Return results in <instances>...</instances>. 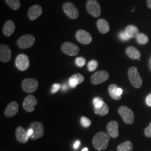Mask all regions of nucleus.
<instances>
[{"label":"nucleus","instance_id":"f257e3e1","mask_svg":"<svg viewBox=\"0 0 151 151\" xmlns=\"http://www.w3.org/2000/svg\"><path fill=\"white\" fill-rule=\"evenodd\" d=\"M109 140V135L104 132H100L93 137L92 145L97 151H104L108 147Z\"/></svg>","mask_w":151,"mask_h":151},{"label":"nucleus","instance_id":"f03ea898","mask_svg":"<svg viewBox=\"0 0 151 151\" xmlns=\"http://www.w3.org/2000/svg\"><path fill=\"white\" fill-rule=\"evenodd\" d=\"M128 75L130 82L133 86L139 88L142 86V79L138 72V69L135 67H131L128 71Z\"/></svg>","mask_w":151,"mask_h":151},{"label":"nucleus","instance_id":"7ed1b4c3","mask_svg":"<svg viewBox=\"0 0 151 151\" xmlns=\"http://www.w3.org/2000/svg\"><path fill=\"white\" fill-rule=\"evenodd\" d=\"M35 42V38L30 34L22 35L18 39L17 44L20 49H25L32 47Z\"/></svg>","mask_w":151,"mask_h":151},{"label":"nucleus","instance_id":"20e7f679","mask_svg":"<svg viewBox=\"0 0 151 151\" xmlns=\"http://www.w3.org/2000/svg\"><path fill=\"white\" fill-rule=\"evenodd\" d=\"M118 113L124 123L128 124L133 123L134 120V114L129 108L125 106H122L118 109Z\"/></svg>","mask_w":151,"mask_h":151},{"label":"nucleus","instance_id":"39448f33","mask_svg":"<svg viewBox=\"0 0 151 151\" xmlns=\"http://www.w3.org/2000/svg\"><path fill=\"white\" fill-rule=\"evenodd\" d=\"M86 9L87 12L95 17H98L101 15V7L96 0H88L86 2Z\"/></svg>","mask_w":151,"mask_h":151},{"label":"nucleus","instance_id":"423d86ee","mask_svg":"<svg viewBox=\"0 0 151 151\" xmlns=\"http://www.w3.org/2000/svg\"><path fill=\"white\" fill-rule=\"evenodd\" d=\"M39 82L35 78H26L22 81V86L23 90L27 93H33L38 88Z\"/></svg>","mask_w":151,"mask_h":151},{"label":"nucleus","instance_id":"0eeeda50","mask_svg":"<svg viewBox=\"0 0 151 151\" xmlns=\"http://www.w3.org/2000/svg\"><path fill=\"white\" fill-rule=\"evenodd\" d=\"M16 67L21 71H25L28 69L30 65V60L26 54L18 55L15 60Z\"/></svg>","mask_w":151,"mask_h":151},{"label":"nucleus","instance_id":"6e6552de","mask_svg":"<svg viewBox=\"0 0 151 151\" xmlns=\"http://www.w3.org/2000/svg\"><path fill=\"white\" fill-rule=\"evenodd\" d=\"M109 74L105 70H99L92 75L91 82L93 85H98L108 80Z\"/></svg>","mask_w":151,"mask_h":151},{"label":"nucleus","instance_id":"1a4fd4ad","mask_svg":"<svg viewBox=\"0 0 151 151\" xmlns=\"http://www.w3.org/2000/svg\"><path fill=\"white\" fill-rule=\"evenodd\" d=\"M63 10L67 16L71 19H76L79 16V12L75 6L70 2H65L63 5Z\"/></svg>","mask_w":151,"mask_h":151},{"label":"nucleus","instance_id":"9d476101","mask_svg":"<svg viewBox=\"0 0 151 151\" xmlns=\"http://www.w3.org/2000/svg\"><path fill=\"white\" fill-rule=\"evenodd\" d=\"M61 49L64 53L70 56L76 55L80 52V49L77 45L70 42H65L63 44Z\"/></svg>","mask_w":151,"mask_h":151},{"label":"nucleus","instance_id":"9b49d317","mask_svg":"<svg viewBox=\"0 0 151 151\" xmlns=\"http://www.w3.org/2000/svg\"><path fill=\"white\" fill-rule=\"evenodd\" d=\"M33 130V135L31 137L32 140H36L43 136L44 134V126L42 123L35 122L30 124V127Z\"/></svg>","mask_w":151,"mask_h":151},{"label":"nucleus","instance_id":"f8f14e48","mask_svg":"<svg viewBox=\"0 0 151 151\" xmlns=\"http://www.w3.org/2000/svg\"><path fill=\"white\" fill-rule=\"evenodd\" d=\"M38 104V101L35 96L29 95L25 98L23 102V108L27 112L32 113L35 110V106Z\"/></svg>","mask_w":151,"mask_h":151},{"label":"nucleus","instance_id":"ddd939ff","mask_svg":"<svg viewBox=\"0 0 151 151\" xmlns=\"http://www.w3.org/2000/svg\"><path fill=\"white\" fill-rule=\"evenodd\" d=\"M76 38L78 42L82 44H89L92 42V38L91 34L86 30H78L76 32Z\"/></svg>","mask_w":151,"mask_h":151},{"label":"nucleus","instance_id":"4468645a","mask_svg":"<svg viewBox=\"0 0 151 151\" xmlns=\"http://www.w3.org/2000/svg\"><path fill=\"white\" fill-rule=\"evenodd\" d=\"M11 50L9 46L5 44L0 45V60L1 62L7 63L9 62L11 58Z\"/></svg>","mask_w":151,"mask_h":151},{"label":"nucleus","instance_id":"2eb2a0df","mask_svg":"<svg viewBox=\"0 0 151 151\" xmlns=\"http://www.w3.org/2000/svg\"><path fill=\"white\" fill-rule=\"evenodd\" d=\"M43 12V9L40 5H35L30 7L29 9L27 15L30 20L34 21L38 19L42 15Z\"/></svg>","mask_w":151,"mask_h":151},{"label":"nucleus","instance_id":"dca6fc26","mask_svg":"<svg viewBox=\"0 0 151 151\" xmlns=\"http://www.w3.org/2000/svg\"><path fill=\"white\" fill-rule=\"evenodd\" d=\"M108 134L113 138H116L119 136V124L116 121L110 122L106 127Z\"/></svg>","mask_w":151,"mask_h":151},{"label":"nucleus","instance_id":"f3484780","mask_svg":"<svg viewBox=\"0 0 151 151\" xmlns=\"http://www.w3.org/2000/svg\"><path fill=\"white\" fill-rule=\"evenodd\" d=\"M15 135L17 140L24 144L26 143L29 138V137L27 134V131L22 126H19L16 128Z\"/></svg>","mask_w":151,"mask_h":151},{"label":"nucleus","instance_id":"a211bd4d","mask_svg":"<svg viewBox=\"0 0 151 151\" xmlns=\"http://www.w3.org/2000/svg\"><path fill=\"white\" fill-rule=\"evenodd\" d=\"M19 111V104L16 101H12L6 107L5 115L8 118L12 117L17 113Z\"/></svg>","mask_w":151,"mask_h":151},{"label":"nucleus","instance_id":"6ab92c4d","mask_svg":"<svg viewBox=\"0 0 151 151\" xmlns=\"http://www.w3.org/2000/svg\"><path fill=\"white\" fill-rule=\"evenodd\" d=\"M15 30V25L12 20H8L6 22L3 27V33L6 37L12 35Z\"/></svg>","mask_w":151,"mask_h":151},{"label":"nucleus","instance_id":"aec40b11","mask_svg":"<svg viewBox=\"0 0 151 151\" xmlns=\"http://www.w3.org/2000/svg\"><path fill=\"white\" fill-rule=\"evenodd\" d=\"M85 80L84 76L80 73H76L69 78V85L72 88H75L78 84L82 83Z\"/></svg>","mask_w":151,"mask_h":151},{"label":"nucleus","instance_id":"412c9836","mask_svg":"<svg viewBox=\"0 0 151 151\" xmlns=\"http://www.w3.org/2000/svg\"><path fill=\"white\" fill-rule=\"evenodd\" d=\"M126 54L130 58L133 60H139L140 57V53L139 51L135 47L129 46L127 47L125 50Z\"/></svg>","mask_w":151,"mask_h":151},{"label":"nucleus","instance_id":"4be33fe9","mask_svg":"<svg viewBox=\"0 0 151 151\" xmlns=\"http://www.w3.org/2000/svg\"><path fill=\"white\" fill-rule=\"evenodd\" d=\"M97 27L99 31L102 34H106L110 30V25L108 22L103 19L97 20Z\"/></svg>","mask_w":151,"mask_h":151},{"label":"nucleus","instance_id":"5701e85b","mask_svg":"<svg viewBox=\"0 0 151 151\" xmlns=\"http://www.w3.org/2000/svg\"><path fill=\"white\" fill-rule=\"evenodd\" d=\"M124 32H126L130 38H136L139 34L138 29L133 25L127 26L125 27Z\"/></svg>","mask_w":151,"mask_h":151},{"label":"nucleus","instance_id":"b1692460","mask_svg":"<svg viewBox=\"0 0 151 151\" xmlns=\"http://www.w3.org/2000/svg\"><path fill=\"white\" fill-rule=\"evenodd\" d=\"M133 144L130 141H125L124 143H121L117 147L118 151H132Z\"/></svg>","mask_w":151,"mask_h":151},{"label":"nucleus","instance_id":"393cba45","mask_svg":"<svg viewBox=\"0 0 151 151\" xmlns=\"http://www.w3.org/2000/svg\"><path fill=\"white\" fill-rule=\"evenodd\" d=\"M95 113L100 116H105L108 114L109 111V109L108 105L105 103L100 108H94Z\"/></svg>","mask_w":151,"mask_h":151},{"label":"nucleus","instance_id":"a878e982","mask_svg":"<svg viewBox=\"0 0 151 151\" xmlns=\"http://www.w3.org/2000/svg\"><path fill=\"white\" fill-rule=\"evenodd\" d=\"M118 88V87L116 85L111 84L109 87V89H108L109 93V95H110V96L111 97V98H113V99L116 100H119L122 98V96H119L116 94V90Z\"/></svg>","mask_w":151,"mask_h":151},{"label":"nucleus","instance_id":"bb28decb","mask_svg":"<svg viewBox=\"0 0 151 151\" xmlns=\"http://www.w3.org/2000/svg\"><path fill=\"white\" fill-rule=\"evenodd\" d=\"M7 5L14 10H17L21 7L20 0H5Z\"/></svg>","mask_w":151,"mask_h":151},{"label":"nucleus","instance_id":"cd10ccee","mask_svg":"<svg viewBox=\"0 0 151 151\" xmlns=\"http://www.w3.org/2000/svg\"><path fill=\"white\" fill-rule=\"evenodd\" d=\"M136 39L137 42L140 44H146L149 41L148 37L143 33H139Z\"/></svg>","mask_w":151,"mask_h":151},{"label":"nucleus","instance_id":"c85d7f7f","mask_svg":"<svg viewBox=\"0 0 151 151\" xmlns=\"http://www.w3.org/2000/svg\"><path fill=\"white\" fill-rule=\"evenodd\" d=\"M98 62L96 60H91L87 64V68L90 72H92L96 70L98 67Z\"/></svg>","mask_w":151,"mask_h":151},{"label":"nucleus","instance_id":"c756f323","mask_svg":"<svg viewBox=\"0 0 151 151\" xmlns=\"http://www.w3.org/2000/svg\"><path fill=\"white\" fill-rule=\"evenodd\" d=\"M86 60L84 57H77L76 58V65L79 67H83L86 64Z\"/></svg>","mask_w":151,"mask_h":151},{"label":"nucleus","instance_id":"7c9ffc66","mask_svg":"<svg viewBox=\"0 0 151 151\" xmlns=\"http://www.w3.org/2000/svg\"><path fill=\"white\" fill-rule=\"evenodd\" d=\"M81 125L85 128L89 127L91 124V121L86 116H82L80 119Z\"/></svg>","mask_w":151,"mask_h":151},{"label":"nucleus","instance_id":"2f4dec72","mask_svg":"<svg viewBox=\"0 0 151 151\" xmlns=\"http://www.w3.org/2000/svg\"><path fill=\"white\" fill-rule=\"evenodd\" d=\"M119 37L122 40H123V41H127L130 39L129 37L128 36V35L124 31L120 32L119 34Z\"/></svg>","mask_w":151,"mask_h":151},{"label":"nucleus","instance_id":"473e14b6","mask_svg":"<svg viewBox=\"0 0 151 151\" xmlns=\"http://www.w3.org/2000/svg\"><path fill=\"white\" fill-rule=\"evenodd\" d=\"M61 88V85L58 83H55L53 84L52 86V88L51 90V92L52 93H55L57 92Z\"/></svg>","mask_w":151,"mask_h":151},{"label":"nucleus","instance_id":"72a5a7b5","mask_svg":"<svg viewBox=\"0 0 151 151\" xmlns=\"http://www.w3.org/2000/svg\"><path fill=\"white\" fill-rule=\"evenodd\" d=\"M145 134L147 137H151V122L150 125L145 130Z\"/></svg>","mask_w":151,"mask_h":151},{"label":"nucleus","instance_id":"f704fd0d","mask_svg":"<svg viewBox=\"0 0 151 151\" xmlns=\"http://www.w3.org/2000/svg\"><path fill=\"white\" fill-rule=\"evenodd\" d=\"M146 103L148 106H151V93L146 97Z\"/></svg>","mask_w":151,"mask_h":151},{"label":"nucleus","instance_id":"c9c22d12","mask_svg":"<svg viewBox=\"0 0 151 151\" xmlns=\"http://www.w3.org/2000/svg\"><path fill=\"white\" fill-rule=\"evenodd\" d=\"M102 99H101L100 97H95L94 98V99L93 100V104L95 105V104H96L98 102L100 101H102Z\"/></svg>","mask_w":151,"mask_h":151},{"label":"nucleus","instance_id":"e433bc0d","mask_svg":"<svg viewBox=\"0 0 151 151\" xmlns=\"http://www.w3.org/2000/svg\"><path fill=\"white\" fill-rule=\"evenodd\" d=\"M104 103V102L103 101V100L100 101L98 102L96 104H95L94 105V108H100V107H101L103 105Z\"/></svg>","mask_w":151,"mask_h":151},{"label":"nucleus","instance_id":"4c0bfd02","mask_svg":"<svg viewBox=\"0 0 151 151\" xmlns=\"http://www.w3.org/2000/svg\"><path fill=\"white\" fill-rule=\"evenodd\" d=\"M123 93V90L121 88H118L116 90V94L119 96H122V95Z\"/></svg>","mask_w":151,"mask_h":151},{"label":"nucleus","instance_id":"58836bf2","mask_svg":"<svg viewBox=\"0 0 151 151\" xmlns=\"http://www.w3.org/2000/svg\"><path fill=\"white\" fill-rule=\"evenodd\" d=\"M27 134L29 135V137H30V138L32 137V135H33V130H32V128H30L28 129V130H27Z\"/></svg>","mask_w":151,"mask_h":151},{"label":"nucleus","instance_id":"ea45409f","mask_svg":"<svg viewBox=\"0 0 151 151\" xmlns=\"http://www.w3.org/2000/svg\"><path fill=\"white\" fill-rule=\"evenodd\" d=\"M80 145V142L79 140H77L75 143L73 147H74V148L75 149H77L79 147Z\"/></svg>","mask_w":151,"mask_h":151},{"label":"nucleus","instance_id":"a19ab883","mask_svg":"<svg viewBox=\"0 0 151 151\" xmlns=\"http://www.w3.org/2000/svg\"><path fill=\"white\" fill-rule=\"evenodd\" d=\"M62 90H63V91L67 90V88H68L67 85V84H64V85H63V86H62Z\"/></svg>","mask_w":151,"mask_h":151},{"label":"nucleus","instance_id":"79ce46f5","mask_svg":"<svg viewBox=\"0 0 151 151\" xmlns=\"http://www.w3.org/2000/svg\"><path fill=\"white\" fill-rule=\"evenodd\" d=\"M147 5L148 7L151 9V0H147Z\"/></svg>","mask_w":151,"mask_h":151},{"label":"nucleus","instance_id":"37998d69","mask_svg":"<svg viewBox=\"0 0 151 151\" xmlns=\"http://www.w3.org/2000/svg\"><path fill=\"white\" fill-rule=\"evenodd\" d=\"M148 65H149V67H150V69L151 70V56L149 60V62H148Z\"/></svg>","mask_w":151,"mask_h":151},{"label":"nucleus","instance_id":"c03bdc74","mask_svg":"<svg viewBox=\"0 0 151 151\" xmlns=\"http://www.w3.org/2000/svg\"><path fill=\"white\" fill-rule=\"evenodd\" d=\"M81 151H88V148H86H86H84Z\"/></svg>","mask_w":151,"mask_h":151}]
</instances>
